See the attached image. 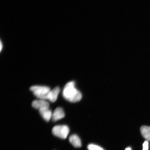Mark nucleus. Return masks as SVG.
<instances>
[{"label":"nucleus","instance_id":"obj_7","mask_svg":"<svg viewBox=\"0 0 150 150\" xmlns=\"http://www.w3.org/2000/svg\"><path fill=\"white\" fill-rule=\"evenodd\" d=\"M39 110V112L45 120L48 122L52 118V112L49 108L42 109Z\"/></svg>","mask_w":150,"mask_h":150},{"label":"nucleus","instance_id":"obj_8","mask_svg":"<svg viewBox=\"0 0 150 150\" xmlns=\"http://www.w3.org/2000/svg\"><path fill=\"white\" fill-rule=\"evenodd\" d=\"M70 143L76 148H80L81 146V142L80 138L76 134H73L69 138Z\"/></svg>","mask_w":150,"mask_h":150},{"label":"nucleus","instance_id":"obj_6","mask_svg":"<svg viewBox=\"0 0 150 150\" xmlns=\"http://www.w3.org/2000/svg\"><path fill=\"white\" fill-rule=\"evenodd\" d=\"M60 92V89L59 87H56L54 88L49 93L47 100L52 103L55 102L57 100Z\"/></svg>","mask_w":150,"mask_h":150},{"label":"nucleus","instance_id":"obj_9","mask_svg":"<svg viewBox=\"0 0 150 150\" xmlns=\"http://www.w3.org/2000/svg\"><path fill=\"white\" fill-rule=\"evenodd\" d=\"M141 133L143 137L148 141H150V127L147 126H142L140 129Z\"/></svg>","mask_w":150,"mask_h":150},{"label":"nucleus","instance_id":"obj_11","mask_svg":"<svg viewBox=\"0 0 150 150\" xmlns=\"http://www.w3.org/2000/svg\"><path fill=\"white\" fill-rule=\"evenodd\" d=\"M149 142H148V141H145L143 144V150H149Z\"/></svg>","mask_w":150,"mask_h":150},{"label":"nucleus","instance_id":"obj_13","mask_svg":"<svg viewBox=\"0 0 150 150\" xmlns=\"http://www.w3.org/2000/svg\"><path fill=\"white\" fill-rule=\"evenodd\" d=\"M125 150H131V149L130 147H127L125 149Z\"/></svg>","mask_w":150,"mask_h":150},{"label":"nucleus","instance_id":"obj_12","mask_svg":"<svg viewBox=\"0 0 150 150\" xmlns=\"http://www.w3.org/2000/svg\"><path fill=\"white\" fill-rule=\"evenodd\" d=\"M4 47V45L3 42L1 39V41H0V51L1 52L3 50Z\"/></svg>","mask_w":150,"mask_h":150},{"label":"nucleus","instance_id":"obj_2","mask_svg":"<svg viewBox=\"0 0 150 150\" xmlns=\"http://www.w3.org/2000/svg\"><path fill=\"white\" fill-rule=\"evenodd\" d=\"M30 89L38 98L45 100H47L48 93L51 91L48 86L40 85L33 86Z\"/></svg>","mask_w":150,"mask_h":150},{"label":"nucleus","instance_id":"obj_3","mask_svg":"<svg viewBox=\"0 0 150 150\" xmlns=\"http://www.w3.org/2000/svg\"><path fill=\"white\" fill-rule=\"evenodd\" d=\"M70 132L69 127L67 125H57L52 129V132L54 136L62 139H65Z\"/></svg>","mask_w":150,"mask_h":150},{"label":"nucleus","instance_id":"obj_4","mask_svg":"<svg viewBox=\"0 0 150 150\" xmlns=\"http://www.w3.org/2000/svg\"><path fill=\"white\" fill-rule=\"evenodd\" d=\"M32 106L35 109L40 110L45 108H49L50 103L46 100L39 99L32 103Z\"/></svg>","mask_w":150,"mask_h":150},{"label":"nucleus","instance_id":"obj_1","mask_svg":"<svg viewBox=\"0 0 150 150\" xmlns=\"http://www.w3.org/2000/svg\"><path fill=\"white\" fill-rule=\"evenodd\" d=\"M75 82L71 81L65 84L63 91L64 98L71 103L79 102L82 98L81 93L75 87Z\"/></svg>","mask_w":150,"mask_h":150},{"label":"nucleus","instance_id":"obj_5","mask_svg":"<svg viewBox=\"0 0 150 150\" xmlns=\"http://www.w3.org/2000/svg\"><path fill=\"white\" fill-rule=\"evenodd\" d=\"M65 113L62 108L58 107L56 108L52 112V120L54 122H56L64 118Z\"/></svg>","mask_w":150,"mask_h":150},{"label":"nucleus","instance_id":"obj_10","mask_svg":"<svg viewBox=\"0 0 150 150\" xmlns=\"http://www.w3.org/2000/svg\"><path fill=\"white\" fill-rule=\"evenodd\" d=\"M87 148L89 150H104L100 146L93 144H89Z\"/></svg>","mask_w":150,"mask_h":150}]
</instances>
